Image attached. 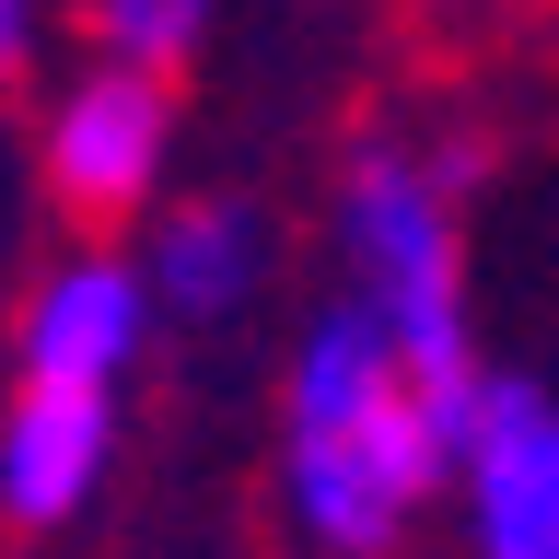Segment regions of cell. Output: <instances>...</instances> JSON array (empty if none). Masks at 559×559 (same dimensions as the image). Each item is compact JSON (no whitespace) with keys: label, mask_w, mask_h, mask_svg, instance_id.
I'll return each instance as SVG.
<instances>
[{"label":"cell","mask_w":559,"mask_h":559,"mask_svg":"<svg viewBox=\"0 0 559 559\" xmlns=\"http://www.w3.org/2000/svg\"><path fill=\"white\" fill-rule=\"evenodd\" d=\"M466 152H419L408 129H361L338 164V257L349 314L396 349V373L431 408L478 396V326H466V222H454Z\"/></svg>","instance_id":"obj_2"},{"label":"cell","mask_w":559,"mask_h":559,"mask_svg":"<svg viewBox=\"0 0 559 559\" xmlns=\"http://www.w3.org/2000/svg\"><path fill=\"white\" fill-rule=\"evenodd\" d=\"M129 269H140V292H152V314H199V326H222V314H245L257 280H269V210L234 199V187L175 199Z\"/></svg>","instance_id":"obj_7"},{"label":"cell","mask_w":559,"mask_h":559,"mask_svg":"<svg viewBox=\"0 0 559 559\" xmlns=\"http://www.w3.org/2000/svg\"><path fill=\"white\" fill-rule=\"evenodd\" d=\"M140 349H152V292H140L129 257H59V269L24 292V326H12V361L24 384H70V396H117L140 373Z\"/></svg>","instance_id":"obj_5"},{"label":"cell","mask_w":559,"mask_h":559,"mask_svg":"<svg viewBox=\"0 0 559 559\" xmlns=\"http://www.w3.org/2000/svg\"><path fill=\"white\" fill-rule=\"evenodd\" d=\"M454 489L478 559H559V396L524 373H478L454 408Z\"/></svg>","instance_id":"obj_4"},{"label":"cell","mask_w":559,"mask_h":559,"mask_svg":"<svg viewBox=\"0 0 559 559\" xmlns=\"http://www.w3.org/2000/svg\"><path fill=\"white\" fill-rule=\"evenodd\" d=\"M24 47H35V0H0V82L24 70Z\"/></svg>","instance_id":"obj_9"},{"label":"cell","mask_w":559,"mask_h":559,"mask_svg":"<svg viewBox=\"0 0 559 559\" xmlns=\"http://www.w3.org/2000/svg\"><path fill=\"white\" fill-rule=\"evenodd\" d=\"M35 164H47V199H59L82 234H117L129 210H152V187H164V164H175V82L164 70H129V59L70 70L59 105H47Z\"/></svg>","instance_id":"obj_3"},{"label":"cell","mask_w":559,"mask_h":559,"mask_svg":"<svg viewBox=\"0 0 559 559\" xmlns=\"http://www.w3.org/2000/svg\"><path fill=\"white\" fill-rule=\"evenodd\" d=\"M454 466V419L396 373V349L326 304L280 373V513L314 559H396Z\"/></svg>","instance_id":"obj_1"},{"label":"cell","mask_w":559,"mask_h":559,"mask_svg":"<svg viewBox=\"0 0 559 559\" xmlns=\"http://www.w3.org/2000/svg\"><path fill=\"white\" fill-rule=\"evenodd\" d=\"M105 454H117V396L12 384V408H0V524H12V536L70 524L105 489Z\"/></svg>","instance_id":"obj_6"},{"label":"cell","mask_w":559,"mask_h":559,"mask_svg":"<svg viewBox=\"0 0 559 559\" xmlns=\"http://www.w3.org/2000/svg\"><path fill=\"white\" fill-rule=\"evenodd\" d=\"M210 12L222 0H94V47L105 59H129V70H187L199 59V35H210Z\"/></svg>","instance_id":"obj_8"}]
</instances>
